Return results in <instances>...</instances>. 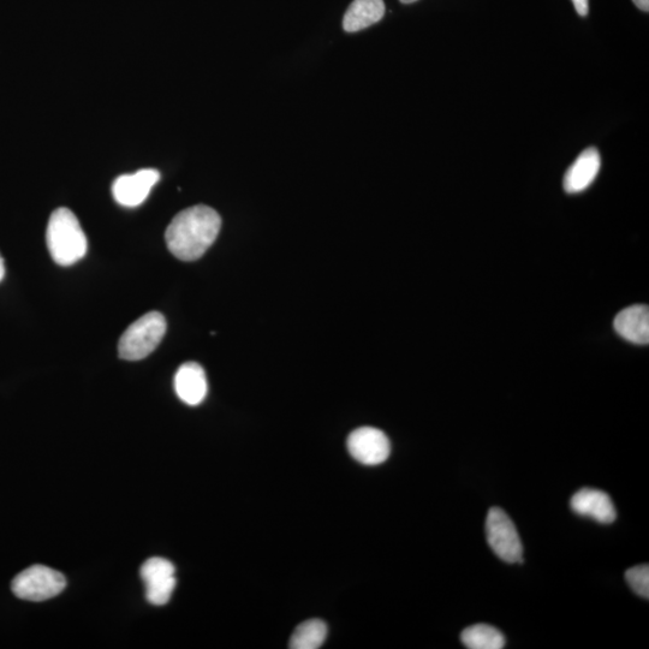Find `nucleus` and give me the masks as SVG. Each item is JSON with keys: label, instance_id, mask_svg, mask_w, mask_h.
<instances>
[{"label": "nucleus", "instance_id": "a211bd4d", "mask_svg": "<svg viewBox=\"0 0 649 649\" xmlns=\"http://www.w3.org/2000/svg\"><path fill=\"white\" fill-rule=\"evenodd\" d=\"M634 4L636 5L637 8H639L642 11H646L648 13L649 11V0H633Z\"/></svg>", "mask_w": 649, "mask_h": 649}, {"label": "nucleus", "instance_id": "9d476101", "mask_svg": "<svg viewBox=\"0 0 649 649\" xmlns=\"http://www.w3.org/2000/svg\"><path fill=\"white\" fill-rule=\"evenodd\" d=\"M570 506L576 514L591 517L604 525H609L616 520L615 505L609 494L603 491L583 488L571 498Z\"/></svg>", "mask_w": 649, "mask_h": 649}, {"label": "nucleus", "instance_id": "39448f33", "mask_svg": "<svg viewBox=\"0 0 649 649\" xmlns=\"http://www.w3.org/2000/svg\"><path fill=\"white\" fill-rule=\"evenodd\" d=\"M488 545L506 563H518L523 547L516 526L503 509L492 508L486 520Z\"/></svg>", "mask_w": 649, "mask_h": 649}, {"label": "nucleus", "instance_id": "2eb2a0df", "mask_svg": "<svg viewBox=\"0 0 649 649\" xmlns=\"http://www.w3.org/2000/svg\"><path fill=\"white\" fill-rule=\"evenodd\" d=\"M327 625L321 619H309L294 631L290 639L291 649H318L324 645Z\"/></svg>", "mask_w": 649, "mask_h": 649}, {"label": "nucleus", "instance_id": "1a4fd4ad", "mask_svg": "<svg viewBox=\"0 0 649 649\" xmlns=\"http://www.w3.org/2000/svg\"><path fill=\"white\" fill-rule=\"evenodd\" d=\"M175 391L183 403L199 406L208 392L206 373L199 363H184L175 375Z\"/></svg>", "mask_w": 649, "mask_h": 649}, {"label": "nucleus", "instance_id": "ddd939ff", "mask_svg": "<svg viewBox=\"0 0 649 649\" xmlns=\"http://www.w3.org/2000/svg\"><path fill=\"white\" fill-rule=\"evenodd\" d=\"M385 15L384 0H354L344 15L345 32H360L378 23Z\"/></svg>", "mask_w": 649, "mask_h": 649}, {"label": "nucleus", "instance_id": "423d86ee", "mask_svg": "<svg viewBox=\"0 0 649 649\" xmlns=\"http://www.w3.org/2000/svg\"><path fill=\"white\" fill-rule=\"evenodd\" d=\"M140 575L148 603L154 606L168 604L177 585L175 565L168 559L153 557L142 565Z\"/></svg>", "mask_w": 649, "mask_h": 649}, {"label": "nucleus", "instance_id": "0eeeda50", "mask_svg": "<svg viewBox=\"0 0 649 649\" xmlns=\"http://www.w3.org/2000/svg\"><path fill=\"white\" fill-rule=\"evenodd\" d=\"M347 446L350 455L366 466H378L391 454L389 438L383 431L373 427H361L351 432Z\"/></svg>", "mask_w": 649, "mask_h": 649}, {"label": "nucleus", "instance_id": "f03ea898", "mask_svg": "<svg viewBox=\"0 0 649 649\" xmlns=\"http://www.w3.org/2000/svg\"><path fill=\"white\" fill-rule=\"evenodd\" d=\"M46 242L53 261L59 266L74 265L87 253V237L69 208L61 207L51 214Z\"/></svg>", "mask_w": 649, "mask_h": 649}, {"label": "nucleus", "instance_id": "7ed1b4c3", "mask_svg": "<svg viewBox=\"0 0 649 649\" xmlns=\"http://www.w3.org/2000/svg\"><path fill=\"white\" fill-rule=\"evenodd\" d=\"M163 314L151 312L130 325L119 339L118 354L122 360L140 361L146 359L158 348L166 333Z\"/></svg>", "mask_w": 649, "mask_h": 649}, {"label": "nucleus", "instance_id": "f8f14e48", "mask_svg": "<svg viewBox=\"0 0 649 649\" xmlns=\"http://www.w3.org/2000/svg\"><path fill=\"white\" fill-rule=\"evenodd\" d=\"M600 170V156L595 148H588L570 166L564 177V189L569 194L583 192L594 182Z\"/></svg>", "mask_w": 649, "mask_h": 649}, {"label": "nucleus", "instance_id": "dca6fc26", "mask_svg": "<svg viewBox=\"0 0 649 649\" xmlns=\"http://www.w3.org/2000/svg\"><path fill=\"white\" fill-rule=\"evenodd\" d=\"M629 586L640 597L649 598V567L648 564L639 565V567L630 568L625 573Z\"/></svg>", "mask_w": 649, "mask_h": 649}, {"label": "nucleus", "instance_id": "6ab92c4d", "mask_svg": "<svg viewBox=\"0 0 649 649\" xmlns=\"http://www.w3.org/2000/svg\"><path fill=\"white\" fill-rule=\"evenodd\" d=\"M5 276V267H4V261L2 256H0V282L3 281Z\"/></svg>", "mask_w": 649, "mask_h": 649}, {"label": "nucleus", "instance_id": "f257e3e1", "mask_svg": "<svg viewBox=\"0 0 649 649\" xmlns=\"http://www.w3.org/2000/svg\"><path fill=\"white\" fill-rule=\"evenodd\" d=\"M222 218L213 208L198 205L187 208L172 219L165 232L168 248L177 259L195 261L217 240Z\"/></svg>", "mask_w": 649, "mask_h": 649}, {"label": "nucleus", "instance_id": "20e7f679", "mask_svg": "<svg viewBox=\"0 0 649 649\" xmlns=\"http://www.w3.org/2000/svg\"><path fill=\"white\" fill-rule=\"evenodd\" d=\"M65 587L67 580L64 575L45 565H33L23 570L11 583L17 598L35 603L57 597Z\"/></svg>", "mask_w": 649, "mask_h": 649}, {"label": "nucleus", "instance_id": "aec40b11", "mask_svg": "<svg viewBox=\"0 0 649 649\" xmlns=\"http://www.w3.org/2000/svg\"><path fill=\"white\" fill-rule=\"evenodd\" d=\"M401 2L403 4H412V3L418 2V0H401Z\"/></svg>", "mask_w": 649, "mask_h": 649}, {"label": "nucleus", "instance_id": "6e6552de", "mask_svg": "<svg viewBox=\"0 0 649 649\" xmlns=\"http://www.w3.org/2000/svg\"><path fill=\"white\" fill-rule=\"evenodd\" d=\"M159 180L160 172L154 169L119 176L112 184L113 198L124 207H138L144 204Z\"/></svg>", "mask_w": 649, "mask_h": 649}, {"label": "nucleus", "instance_id": "f3484780", "mask_svg": "<svg viewBox=\"0 0 649 649\" xmlns=\"http://www.w3.org/2000/svg\"><path fill=\"white\" fill-rule=\"evenodd\" d=\"M573 3L577 14H579L580 16L588 15V0H573Z\"/></svg>", "mask_w": 649, "mask_h": 649}, {"label": "nucleus", "instance_id": "4468645a", "mask_svg": "<svg viewBox=\"0 0 649 649\" xmlns=\"http://www.w3.org/2000/svg\"><path fill=\"white\" fill-rule=\"evenodd\" d=\"M461 640L470 649H502L505 646L504 635L488 624H475L464 629Z\"/></svg>", "mask_w": 649, "mask_h": 649}, {"label": "nucleus", "instance_id": "9b49d317", "mask_svg": "<svg viewBox=\"0 0 649 649\" xmlns=\"http://www.w3.org/2000/svg\"><path fill=\"white\" fill-rule=\"evenodd\" d=\"M613 327L619 336L628 342L640 345L649 343V309L636 305L623 309L617 314Z\"/></svg>", "mask_w": 649, "mask_h": 649}]
</instances>
